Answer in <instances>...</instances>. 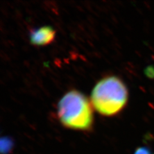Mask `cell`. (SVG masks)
<instances>
[{
	"label": "cell",
	"mask_w": 154,
	"mask_h": 154,
	"mask_svg": "<svg viewBox=\"0 0 154 154\" xmlns=\"http://www.w3.org/2000/svg\"><path fill=\"white\" fill-rule=\"evenodd\" d=\"M128 100V91L116 76H107L96 84L91 96V105L99 114L111 116L124 108Z\"/></svg>",
	"instance_id": "cell-2"
},
{
	"label": "cell",
	"mask_w": 154,
	"mask_h": 154,
	"mask_svg": "<svg viewBox=\"0 0 154 154\" xmlns=\"http://www.w3.org/2000/svg\"><path fill=\"white\" fill-rule=\"evenodd\" d=\"M134 154H154L150 149L146 147L142 146L137 148Z\"/></svg>",
	"instance_id": "cell-5"
},
{
	"label": "cell",
	"mask_w": 154,
	"mask_h": 154,
	"mask_svg": "<svg viewBox=\"0 0 154 154\" xmlns=\"http://www.w3.org/2000/svg\"><path fill=\"white\" fill-rule=\"evenodd\" d=\"M55 32L51 26H45L32 30L30 41L34 46H45L50 44L54 40Z\"/></svg>",
	"instance_id": "cell-3"
},
{
	"label": "cell",
	"mask_w": 154,
	"mask_h": 154,
	"mask_svg": "<svg viewBox=\"0 0 154 154\" xmlns=\"http://www.w3.org/2000/svg\"><path fill=\"white\" fill-rule=\"evenodd\" d=\"M13 143L11 139L8 137H3L1 139V150L2 153H7L11 152L12 148Z\"/></svg>",
	"instance_id": "cell-4"
},
{
	"label": "cell",
	"mask_w": 154,
	"mask_h": 154,
	"mask_svg": "<svg viewBox=\"0 0 154 154\" xmlns=\"http://www.w3.org/2000/svg\"><path fill=\"white\" fill-rule=\"evenodd\" d=\"M57 115L66 128L80 131H89L93 128L92 107L79 91L72 90L62 96L57 105Z\"/></svg>",
	"instance_id": "cell-1"
}]
</instances>
